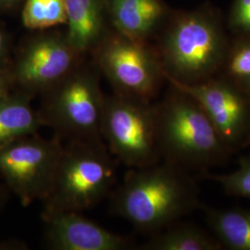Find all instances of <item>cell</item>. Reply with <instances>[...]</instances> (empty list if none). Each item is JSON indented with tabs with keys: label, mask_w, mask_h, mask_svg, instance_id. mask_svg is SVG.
Segmentation results:
<instances>
[{
	"label": "cell",
	"mask_w": 250,
	"mask_h": 250,
	"mask_svg": "<svg viewBox=\"0 0 250 250\" xmlns=\"http://www.w3.org/2000/svg\"><path fill=\"white\" fill-rule=\"evenodd\" d=\"M101 134L114 158L130 169L161 161L156 105L150 101L117 93L105 97Z\"/></svg>",
	"instance_id": "obj_4"
},
{
	"label": "cell",
	"mask_w": 250,
	"mask_h": 250,
	"mask_svg": "<svg viewBox=\"0 0 250 250\" xmlns=\"http://www.w3.org/2000/svg\"><path fill=\"white\" fill-rule=\"evenodd\" d=\"M167 78L175 89L188 94L201 106L232 153L247 147L250 134V96L231 82L208 80L188 84Z\"/></svg>",
	"instance_id": "obj_8"
},
{
	"label": "cell",
	"mask_w": 250,
	"mask_h": 250,
	"mask_svg": "<svg viewBox=\"0 0 250 250\" xmlns=\"http://www.w3.org/2000/svg\"><path fill=\"white\" fill-rule=\"evenodd\" d=\"M38 114L44 127L67 141H104L101 123L105 97L97 80L72 72L45 92Z\"/></svg>",
	"instance_id": "obj_5"
},
{
	"label": "cell",
	"mask_w": 250,
	"mask_h": 250,
	"mask_svg": "<svg viewBox=\"0 0 250 250\" xmlns=\"http://www.w3.org/2000/svg\"><path fill=\"white\" fill-rule=\"evenodd\" d=\"M62 142L56 134L44 138L37 133L18 139L0 151V176L22 205L36 200L43 202L48 195Z\"/></svg>",
	"instance_id": "obj_6"
},
{
	"label": "cell",
	"mask_w": 250,
	"mask_h": 250,
	"mask_svg": "<svg viewBox=\"0 0 250 250\" xmlns=\"http://www.w3.org/2000/svg\"><path fill=\"white\" fill-rule=\"evenodd\" d=\"M33 95L25 92L0 99V151L14 141L37 134L44 127L32 104Z\"/></svg>",
	"instance_id": "obj_12"
},
{
	"label": "cell",
	"mask_w": 250,
	"mask_h": 250,
	"mask_svg": "<svg viewBox=\"0 0 250 250\" xmlns=\"http://www.w3.org/2000/svg\"><path fill=\"white\" fill-rule=\"evenodd\" d=\"M99 65L117 94L150 101L158 88L159 68L154 58L131 38H118L99 52Z\"/></svg>",
	"instance_id": "obj_9"
},
{
	"label": "cell",
	"mask_w": 250,
	"mask_h": 250,
	"mask_svg": "<svg viewBox=\"0 0 250 250\" xmlns=\"http://www.w3.org/2000/svg\"><path fill=\"white\" fill-rule=\"evenodd\" d=\"M250 146V134L249 138H248V142H247V146Z\"/></svg>",
	"instance_id": "obj_24"
},
{
	"label": "cell",
	"mask_w": 250,
	"mask_h": 250,
	"mask_svg": "<svg viewBox=\"0 0 250 250\" xmlns=\"http://www.w3.org/2000/svg\"><path fill=\"white\" fill-rule=\"evenodd\" d=\"M77 53L68 40L50 37L35 41L19 60L16 78L28 93H45L72 72Z\"/></svg>",
	"instance_id": "obj_11"
},
{
	"label": "cell",
	"mask_w": 250,
	"mask_h": 250,
	"mask_svg": "<svg viewBox=\"0 0 250 250\" xmlns=\"http://www.w3.org/2000/svg\"><path fill=\"white\" fill-rule=\"evenodd\" d=\"M223 55V43L214 27L190 17L174 28L165 43V63L171 73L163 74L184 83H198L218 67Z\"/></svg>",
	"instance_id": "obj_7"
},
{
	"label": "cell",
	"mask_w": 250,
	"mask_h": 250,
	"mask_svg": "<svg viewBox=\"0 0 250 250\" xmlns=\"http://www.w3.org/2000/svg\"><path fill=\"white\" fill-rule=\"evenodd\" d=\"M233 17L236 26L250 31V0H238Z\"/></svg>",
	"instance_id": "obj_20"
},
{
	"label": "cell",
	"mask_w": 250,
	"mask_h": 250,
	"mask_svg": "<svg viewBox=\"0 0 250 250\" xmlns=\"http://www.w3.org/2000/svg\"><path fill=\"white\" fill-rule=\"evenodd\" d=\"M237 170L227 174H206L218 183L228 196L250 199V155L241 157Z\"/></svg>",
	"instance_id": "obj_18"
},
{
	"label": "cell",
	"mask_w": 250,
	"mask_h": 250,
	"mask_svg": "<svg viewBox=\"0 0 250 250\" xmlns=\"http://www.w3.org/2000/svg\"><path fill=\"white\" fill-rule=\"evenodd\" d=\"M1 2H3V3H7V4H10V3H12V2H15L16 0H0Z\"/></svg>",
	"instance_id": "obj_23"
},
{
	"label": "cell",
	"mask_w": 250,
	"mask_h": 250,
	"mask_svg": "<svg viewBox=\"0 0 250 250\" xmlns=\"http://www.w3.org/2000/svg\"><path fill=\"white\" fill-rule=\"evenodd\" d=\"M114 156L104 141L63 144L44 212H83L111 194L116 179Z\"/></svg>",
	"instance_id": "obj_3"
},
{
	"label": "cell",
	"mask_w": 250,
	"mask_h": 250,
	"mask_svg": "<svg viewBox=\"0 0 250 250\" xmlns=\"http://www.w3.org/2000/svg\"><path fill=\"white\" fill-rule=\"evenodd\" d=\"M156 105L161 161L188 170L205 171L233 154L201 106L188 94L174 93Z\"/></svg>",
	"instance_id": "obj_2"
},
{
	"label": "cell",
	"mask_w": 250,
	"mask_h": 250,
	"mask_svg": "<svg viewBox=\"0 0 250 250\" xmlns=\"http://www.w3.org/2000/svg\"><path fill=\"white\" fill-rule=\"evenodd\" d=\"M4 54H5V41H4V36L0 32V62L2 61Z\"/></svg>",
	"instance_id": "obj_22"
},
{
	"label": "cell",
	"mask_w": 250,
	"mask_h": 250,
	"mask_svg": "<svg viewBox=\"0 0 250 250\" xmlns=\"http://www.w3.org/2000/svg\"><path fill=\"white\" fill-rule=\"evenodd\" d=\"M112 11L119 30L135 40L151 30L162 7L158 0H112Z\"/></svg>",
	"instance_id": "obj_15"
},
{
	"label": "cell",
	"mask_w": 250,
	"mask_h": 250,
	"mask_svg": "<svg viewBox=\"0 0 250 250\" xmlns=\"http://www.w3.org/2000/svg\"><path fill=\"white\" fill-rule=\"evenodd\" d=\"M0 198H1V194H0Z\"/></svg>",
	"instance_id": "obj_25"
},
{
	"label": "cell",
	"mask_w": 250,
	"mask_h": 250,
	"mask_svg": "<svg viewBox=\"0 0 250 250\" xmlns=\"http://www.w3.org/2000/svg\"><path fill=\"white\" fill-rule=\"evenodd\" d=\"M199 207V189L189 171L165 161L131 168L110 198L112 214L151 234Z\"/></svg>",
	"instance_id": "obj_1"
},
{
	"label": "cell",
	"mask_w": 250,
	"mask_h": 250,
	"mask_svg": "<svg viewBox=\"0 0 250 250\" xmlns=\"http://www.w3.org/2000/svg\"><path fill=\"white\" fill-rule=\"evenodd\" d=\"M69 22L68 42L79 53L97 40L100 28L98 0H64Z\"/></svg>",
	"instance_id": "obj_16"
},
{
	"label": "cell",
	"mask_w": 250,
	"mask_h": 250,
	"mask_svg": "<svg viewBox=\"0 0 250 250\" xmlns=\"http://www.w3.org/2000/svg\"><path fill=\"white\" fill-rule=\"evenodd\" d=\"M227 70L237 88L250 97V43L236 47L228 61Z\"/></svg>",
	"instance_id": "obj_19"
},
{
	"label": "cell",
	"mask_w": 250,
	"mask_h": 250,
	"mask_svg": "<svg viewBox=\"0 0 250 250\" xmlns=\"http://www.w3.org/2000/svg\"><path fill=\"white\" fill-rule=\"evenodd\" d=\"M46 246L54 250H125L128 237L103 228L77 211L42 213Z\"/></svg>",
	"instance_id": "obj_10"
},
{
	"label": "cell",
	"mask_w": 250,
	"mask_h": 250,
	"mask_svg": "<svg viewBox=\"0 0 250 250\" xmlns=\"http://www.w3.org/2000/svg\"><path fill=\"white\" fill-rule=\"evenodd\" d=\"M10 83L11 81L9 74L6 72L0 71V99L9 94Z\"/></svg>",
	"instance_id": "obj_21"
},
{
	"label": "cell",
	"mask_w": 250,
	"mask_h": 250,
	"mask_svg": "<svg viewBox=\"0 0 250 250\" xmlns=\"http://www.w3.org/2000/svg\"><path fill=\"white\" fill-rule=\"evenodd\" d=\"M22 21L29 29H44L67 22L64 0H27Z\"/></svg>",
	"instance_id": "obj_17"
},
{
	"label": "cell",
	"mask_w": 250,
	"mask_h": 250,
	"mask_svg": "<svg viewBox=\"0 0 250 250\" xmlns=\"http://www.w3.org/2000/svg\"><path fill=\"white\" fill-rule=\"evenodd\" d=\"M222 244L215 237L191 224H170L159 232L152 233L145 243L146 250H220Z\"/></svg>",
	"instance_id": "obj_13"
},
{
	"label": "cell",
	"mask_w": 250,
	"mask_h": 250,
	"mask_svg": "<svg viewBox=\"0 0 250 250\" xmlns=\"http://www.w3.org/2000/svg\"><path fill=\"white\" fill-rule=\"evenodd\" d=\"M206 220L223 247L250 250V208H209Z\"/></svg>",
	"instance_id": "obj_14"
}]
</instances>
